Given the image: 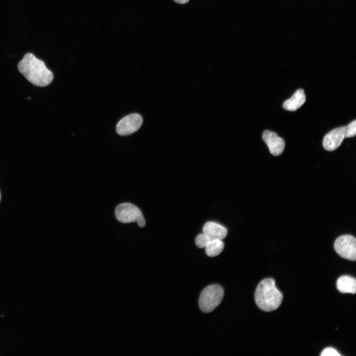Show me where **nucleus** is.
<instances>
[{
  "instance_id": "16",
  "label": "nucleus",
  "mask_w": 356,
  "mask_h": 356,
  "mask_svg": "<svg viewBox=\"0 0 356 356\" xmlns=\"http://www.w3.org/2000/svg\"><path fill=\"white\" fill-rule=\"evenodd\" d=\"M176 2L179 4H185L188 2L189 0H174Z\"/></svg>"
},
{
  "instance_id": "3",
  "label": "nucleus",
  "mask_w": 356,
  "mask_h": 356,
  "mask_svg": "<svg viewBox=\"0 0 356 356\" xmlns=\"http://www.w3.org/2000/svg\"><path fill=\"white\" fill-rule=\"evenodd\" d=\"M224 295V291L219 285L214 284L207 286L201 292L199 299V306L204 312H210L221 303Z\"/></svg>"
},
{
  "instance_id": "6",
  "label": "nucleus",
  "mask_w": 356,
  "mask_h": 356,
  "mask_svg": "<svg viewBox=\"0 0 356 356\" xmlns=\"http://www.w3.org/2000/svg\"><path fill=\"white\" fill-rule=\"evenodd\" d=\"M142 122V118L138 114L128 115L118 123L116 126L117 133L123 136L132 134L140 128Z\"/></svg>"
},
{
  "instance_id": "11",
  "label": "nucleus",
  "mask_w": 356,
  "mask_h": 356,
  "mask_svg": "<svg viewBox=\"0 0 356 356\" xmlns=\"http://www.w3.org/2000/svg\"><path fill=\"white\" fill-rule=\"evenodd\" d=\"M338 290L343 293L355 294L356 291V280L349 275L340 276L337 280Z\"/></svg>"
},
{
  "instance_id": "2",
  "label": "nucleus",
  "mask_w": 356,
  "mask_h": 356,
  "mask_svg": "<svg viewBox=\"0 0 356 356\" xmlns=\"http://www.w3.org/2000/svg\"><path fill=\"white\" fill-rule=\"evenodd\" d=\"M282 299V294L276 287L273 278L264 279L258 285L255 293V300L261 310L266 312L274 311L279 307Z\"/></svg>"
},
{
  "instance_id": "1",
  "label": "nucleus",
  "mask_w": 356,
  "mask_h": 356,
  "mask_svg": "<svg viewBox=\"0 0 356 356\" xmlns=\"http://www.w3.org/2000/svg\"><path fill=\"white\" fill-rule=\"evenodd\" d=\"M18 69L26 79L34 85L45 87L53 79V75L44 63L32 53H26L19 62Z\"/></svg>"
},
{
  "instance_id": "9",
  "label": "nucleus",
  "mask_w": 356,
  "mask_h": 356,
  "mask_svg": "<svg viewBox=\"0 0 356 356\" xmlns=\"http://www.w3.org/2000/svg\"><path fill=\"white\" fill-rule=\"evenodd\" d=\"M202 231L210 240H222L227 234V230L225 227L213 222H207L203 226Z\"/></svg>"
},
{
  "instance_id": "4",
  "label": "nucleus",
  "mask_w": 356,
  "mask_h": 356,
  "mask_svg": "<svg viewBox=\"0 0 356 356\" xmlns=\"http://www.w3.org/2000/svg\"><path fill=\"white\" fill-rule=\"evenodd\" d=\"M117 219L122 223L136 222L138 226L143 227L145 221L140 209L130 203H123L118 205L115 211Z\"/></svg>"
},
{
  "instance_id": "12",
  "label": "nucleus",
  "mask_w": 356,
  "mask_h": 356,
  "mask_svg": "<svg viewBox=\"0 0 356 356\" xmlns=\"http://www.w3.org/2000/svg\"><path fill=\"white\" fill-rule=\"evenodd\" d=\"M224 246L222 240H211L205 247L206 254L211 257L217 256L222 251Z\"/></svg>"
},
{
  "instance_id": "8",
  "label": "nucleus",
  "mask_w": 356,
  "mask_h": 356,
  "mask_svg": "<svg viewBox=\"0 0 356 356\" xmlns=\"http://www.w3.org/2000/svg\"><path fill=\"white\" fill-rule=\"evenodd\" d=\"M262 138L272 155L279 156L282 153L285 147V141L277 134L265 130L263 133Z\"/></svg>"
},
{
  "instance_id": "17",
  "label": "nucleus",
  "mask_w": 356,
  "mask_h": 356,
  "mask_svg": "<svg viewBox=\"0 0 356 356\" xmlns=\"http://www.w3.org/2000/svg\"></svg>"
},
{
  "instance_id": "13",
  "label": "nucleus",
  "mask_w": 356,
  "mask_h": 356,
  "mask_svg": "<svg viewBox=\"0 0 356 356\" xmlns=\"http://www.w3.org/2000/svg\"><path fill=\"white\" fill-rule=\"evenodd\" d=\"M210 240V238L203 233L197 236L195 239V244L199 248H204L206 247Z\"/></svg>"
},
{
  "instance_id": "14",
  "label": "nucleus",
  "mask_w": 356,
  "mask_h": 356,
  "mask_svg": "<svg viewBox=\"0 0 356 356\" xmlns=\"http://www.w3.org/2000/svg\"><path fill=\"white\" fill-rule=\"evenodd\" d=\"M356 134V120H354L345 126V138L354 137Z\"/></svg>"
},
{
  "instance_id": "15",
  "label": "nucleus",
  "mask_w": 356,
  "mask_h": 356,
  "mask_svg": "<svg viewBox=\"0 0 356 356\" xmlns=\"http://www.w3.org/2000/svg\"><path fill=\"white\" fill-rule=\"evenodd\" d=\"M321 356H340L341 355L335 349L328 347L324 349L320 354Z\"/></svg>"
},
{
  "instance_id": "10",
  "label": "nucleus",
  "mask_w": 356,
  "mask_h": 356,
  "mask_svg": "<svg viewBox=\"0 0 356 356\" xmlns=\"http://www.w3.org/2000/svg\"><path fill=\"white\" fill-rule=\"evenodd\" d=\"M306 101V96L302 89H297L291 98L283 104V108L288 111H294L303 105Z\"/></svg>"
},
{
  "instance_id": "5",
  "label": "nucleus",
  "mask_w": 356,
  "mask_h": 356,
  "mask_svg": "<svg viewBox=\"0 0 356 356\" xmlns=\"http://www.w3.org/2000/svg\"><path fill=\"white\" fill-rule=\"evenodd\" d=\"M336 253L341 257L351 261L356 260V240L351 235H343L338 237L334 244Z\"/></svg>"
},
{
  "instance_id": "7",
  "label": "nucleus",
  "mask_w": 356,
  "mask_h": 356,
  "mask_svg": "<svg viewBox=\"0 0 356 356\" xmlns=\"http://www.w3.org/2000/svg\"><path fill=\"white\" fill-rule=\"evenodd\" d=\"M345 138V126L335 128L324 136L323 146L326 150H335L341 144Z\"/></svg>"
}]
</instances>
